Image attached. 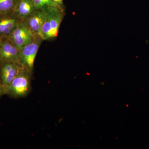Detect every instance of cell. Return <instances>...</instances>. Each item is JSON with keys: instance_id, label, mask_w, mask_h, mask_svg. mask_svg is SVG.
<instances>
[{"instance_id": "1", "label": "cell", "mask_w": 149, "mask_h": 149, "mask_svg": "<svg viewBox=\"0 0 149 149\" xmlns=\"http://www.w3.org/2000/svg\"><path fill=\"white\" fill-rule=\"evenodd\" d=\"M29 88V79L26 73L19 72L9 85L4 87L5 94L15 97H23L27 95Z\"/></svg>"}, {"instance_id": "2", "label": "cell", "mask_w": 149, "mask_h": 149, "mask_svg": "<svg viewBox=\"0 0 149 149\" xmlns=\"http://www.w3.org/2000/svg\"><path fill=\"white\" fill-rule=\"evenodd\" d=\"M12 37L15 45L21 51L24 46L32 41L33 33L27 25L21 23L13 29Z\"/></svg>"}, {"instance_id": "3", "label": "cell", "mask_w": 149, "mask_h": 149, "mask_svg": "<svg viewBox=\"0 0 149 149\" xmlns=\"http://www.w3.org/2000/svg\"><path fill=\"white\" fill-rule=\"evenodd\" d=\"M39 48V43L32 41L24 46L20 51L22 63L29 69H32L33 68Z\"/></svg>"}, {"instance_id": "4", "label": "cell", "mask_w": 149, "mask_h": 149, "mask_svg": "<svg viewBox=\"0 0 149 149\" xmlns=\"http://www.w3.org/2000/svg\"><path fill=\"white\" fill-rule=\"evenodd\" d=\"M46 16L52 28L53 36L56 37L58 34V29L63 19L61 9L56 7H48L45 8Z\"/></svg>"}, {"instance_id": "5", "label": "cell", "mask_w": 149, "mask_h": 149, "mask_svg": "<svg viewBox=\"0 0 149 149\" xmlns=\"http://www.w3.org/2000/svg\"><path fill=\"white\" fill-rule=\"evenodd\" d=\"M1 56L3 60L8 62L21 61L20 51L15 47L7 42L2 44Z\"/></svg>"}, {"instance_id": "6", "label": "cell", "mask_w": 149, "mask_h": 149, "mask_svg": "<svg viewBox=\"0 0 149 149\" xmlns=\"http://www.w3.org/2000/svg\"><path fill=\"white\" fill-rule=\"evenodd\" d=\"M45 10L44 9L35 12L28 21V27L32 33L39 35L45 18Z\"/></svg>"}, {"instance_id": "7", "label": "cell", "mask_w": 149, "mask_h": 149, "mask_svg": "<svg viewBox=\"0 0 149 149\" xmlns=\"http://www.w3.org/2000/svg\"><path fill=\"white\" fill-rule=\"evenodd\" d=\"M16 4L17 13L22 18L31 15L36 9L32 0H17Z\"/></svg>"}, {"instance_id": "8", "label": "cell", "mask_w": 149, "mask_h": 149, "mask_svg": "<svg viewBox=\"0 0 149 149\" xmlns=\"http://www.w3.org/2000/svg\"><path fill=\"white\" fill-rule=\"evenodd\" d=\"M19 72V68L16 65H15L13 68L7 74L1 76L3 87H6L9 85L15 78Z\"/></svg>"}, {"instance_id": "9", "label": "cell", "mask_w": 149, "mask_h": 149, "mask_svg": "<svg viewBox=\"0 0 149 149\" xmlns=\"http://www.w3.org/2000/svg\"><path fill=\"white\" fill-rule=\"evenodd\" d=\"M36 9H43L48 7L58 8L62 9L53 0H32Z\"/></svg>"}, {"instance_id": "10", "label": "cell", "mask_w": 149, "mask_h": 149, "mask_svg": "<svg viewBox=\"0 0 149 149\" xmlns=\"http://www.w3.org/2000/svg\"><path fill=\"white\" fill-rule=\"evenodd\" d=\"M16 0H0V12H5L10 10L16 4Z\"/></svg>"}, {"instance_id": "11", "label": "cell", "mask_w": 149, "mask_h": 149, "mask_svg": "<svg viewBox=\"0 0 149 149\" xmlns=\"http://www.w3.org/2000/svg\"><path fill=\"white\" fill-rule=\"evenodd\" d=\"M15 27V20L13 19L6 18L5 24L3 34L7 35L10 33Z\"/></svg>"}, {"instance_id": "12", "label": "cell", "mask_w": 149, "mask_h": 149, "mask_svg": "<svg viewBox=\"0 0 149 149\" xmlns=\"http://www.w3.org/2000/svg\"><path fill=\"white\" fill-rule=\"evenodd\" d=\"M14 65L11 63H8L3 66L1 70V76L5 75L11 70L14 66Z\"/></svg>"}, {"instance_id": "13", "label": "cell", "mask_w": 149, "mask_h": 149, "mask_svg": "<svg viewBox=\"0 0 149 149\" xmlns=\"http://www.w3.org/2000/svg\"><path fill=\"white\" fill-rule=\"evenodd\" d=\"M53 1L60 7L62 9L63 7V0H53Z\"/></svg>"}, {"instance_id": "14", "label": "cell", "mask_w": 149, "mask_h": 149, "mask_svg": "<svg viewBox=\"0 0 149 149\" xmlns=\"http://www.w3.org/2000/svg\"><path fill=\"white\" fill-rule=\"evenodd\" d=\"M4 94H5V92L3 86L0 84V97Z\"/></svg>"}]
</instances>
